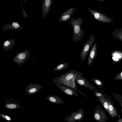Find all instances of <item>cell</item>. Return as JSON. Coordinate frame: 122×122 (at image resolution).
<instances>
[{
    "instance_id": "e0dca14e",
    "label": "cell",
    "mask_w": 122,
    "mask_h": 122,
    "mask_svg": "<svg viewBox=\"0 0 122 122\" xmlns=\"http://www.w3.org/2000/svg\"><path fill=\"white\" fill-rule=\"evenodd\" d=\"M15 43V40L13 39L7 40L2 44L3 50L6 51L11 49L14 46Z\"/></svg>"
},
{
    "instance_id": "ba28073f",
    "label": "cell",
    "mask_w": 122,
    "mask_h": 122,
    "mask_svg": "<svg viewBox=\"0 0 122 122\" xmlns=\"http://www.w3.org/2000/svg\"><path fill=\"white\" fill-rule=\"evenodd\" d=\"M82 75H78L76 76L75 80V81L80 85L84 87L89 89L92 91L96 90L95 87L89 83L84 78L82 77Z\"/></svg>"
},
{
    "instance_id": "5b68a950",
    "label": "cell",
    "mask_w": 122,
    "mask_h": 122,
    "mask_svg": "<svg viewBox=\"0 0 122 122\" xmlns=\"http://www.w3.org/2000/svg\"><path fill=\"white\" fill-rule=\"evenodd\" d=\"M84 116L83 109L81 108L76 111L72 112L70 116H66L64 119L67 122H76L77 121L79 122L83 119Z\"/></svg>"
},
{
    "instance_id": "d4e9b609",
    "label": "cell",
    "mask_w": 122,
    "mask_h": 122,
    "mask_svg": "<svg viewBox=\"0 0 122 122\" xmlns=\"http://www.w3.org/2000/svg\"><path fill=\"white\" fill-rule=\"evenodd\" d=\"M117 122H122V118L117 119Z\"/></svg>"
},
{
    "instance_id": "8fae6325",
    "label": "cell",
    "mask_w": 122,
    "mask_h": 122,
    "mask_svg": "<svg viewBox=\"0 0 122 122\" xmlns=\"http://www.w3.org/2000/svg\"><path fill=\"white\" fill-rule=\"evenodd\" d=\"M53 2V0H43L42 10L43 17L45 18L48 14Z\"/></svg>"
},
{
    "instance_id": "30bf717a",
    "label": "cell",
    "mask_w": 122,
    "mask_h": 122,
    "mask_svg": "<svg viewBox=\"0 0 122 122\" xmlns=\"http://www.w3.org/2000/svg\"><path fill=\"white\" fill-rule=\"evenodd\" d=\"M43 87L42 85L38 84L32 83L27 86V87L25 91L29 95H33L37 93Z\"/></svg>"
},
{
    "instance_id": "d6986e66",
    "label": "cell",
    "mask_w": 122,
    "mask_h": 122,
    "mask_svg": "<svg viewBox=\"0 0 122 122\" xmlns=\"http://www.w3.org/2000/svg\"><path fill=\"white\" fill-rule=\"evenodd\" d=\"M96 100L99 101L102 104V106L104 108L105 111L107 112L108 109V105L107 99L103 96L101 97H97Z\"/></svg>"
},
{
    "instance_id": "277c9868",
    "label": "cell",
    "mask_w": 122,
    "mask_h": 122,
    "mask_svg": "<svg viewBox=\"0 0 122 122\" xmlns=\"http://www.w3.org/2000/svg\"><path fill=\"white\" fill-rule=\"evenodd\" d=\"M30 56L29 51L27 49L23 51L17 53L13 58V61L18 66H20L29 59Z\"/></svg>"
},
{
    "instance_id": "603a6c76",
    "label": "cell",
    "mask_w": 122,
    "mask_h": 122,
    "mask_svg": "<svg viewBox=\"0 0 122 122\" xmlns=\"http://www.w3.org/2000/svg\"><path fill=\"white\" fill-rule=\"evenodd\" d=\"M94 95L95 97H101L103 96L102 95L101 93L96 92L95 91Z\"/></svg>"
},
{
    "instance_id": "7a4b0ae2",
    "label": "cell",
    "mask_w": 122,
    "mask_h": 122,
    "mask_svg": "<svg viewBox=\"0 0 122 122\" xmlns=\"http://www.w3.org/2000/svg\"><path fill=\"white\" fill-rule=\"evenodd\" d=\"M68 21L73 28L72 41L77 42L81 40L85 33V31L81 27L83 24V19L80 17L76 18L72 17Z\"/></svg>"
},
{
    "instance_id": "52a82bcc",
    "label": "cell",
    "mask_w": 122,
    "mask_h": 122,
    "mask_svg": "<svg viewBox=\"0 0 122 122\" xmlns=\"http://www.w3.org/2000/svg\"><path fill=\"white\" fill-rule=\"evenodd\" d=\"M76 10V9L74 7L66 10L61 14L59 18V21L63 23L68 21Z\"/></svg>"
},
{
    "instance_id": "ac0fdd59",
    "label": "cell",
    "mask_w": 122,
    "mask_h": 122,
    "mask_svg": "<svg viewBox=\"0 0 122 122\" xmlns=\"http://www.w3.org/2000/svg\"><path fill=\"white\" fill-rule=\"evenodd\" d=\"M46 98L49 101L56 104H62L64 103V102L61 98L55 95H49Z\"/></svg>"
},
{
    "instance_id": "4fadbf2b",
    "label": "cell",
    "mask_w": 122,
    "mask_h": 122,
    "mask_svg": "<svg viewBox=\"0 0 122 122\" xmlns=\"http://www.w3.org/2000/svg\"><path fill=\"white\" fill-rule=\"evenodd\" d=\"M106 99L108 105L107 112L112 118L118 117L119 114L114 105V103L112 101Z\"/></svg>"
},
{
    "instance_id": "6da1fadb",
    "label": "cell",
    "mask_w": 122,
    "mask_h": 122,
    "mask_svg": "<svg viewBox=\"0 0 122 122\" xmlns=\"http://www.w3.org/2000/svg\"><path fill=\"white\" fill-rule=\"evenodd\" d=\"M80 74L83 75V74L81 71H77L73 69L71 70L68 72L62 74L61 76L53 79V81L54 83H60L75 89L84 96L88 98L87 96L76 87L75 80L76 76Z\"/></svg>"
},
{
    "instance_id": "9a60e30c",
    "label": "cell",
    "mask_w": 122,
    "mask_h": 122,
    "mask_svg": "<svg viewBox=\"0 0 122 122\" xmlns=\"http://www.w3.org/2000/svg\"><path fill=\"white\" fill-rule=\"evenodd\" d=\"M88 9L97 20L100 21H105L104 16L100 12L89 8Z\"/></svg>"
},
{
    "instance_id": "7402d4cb",
    "label": "cell",
    "mask_w": 122,
    "mask_h": 122,
    "mask_svg": "<svg viewBox=\"0 0 122 122\" xmlns=\"http://www.w3.org/2000/svg\"><path fill=\"white\" fill-rule=\"evenodd\" d=\"M0 116L3 119L6 121H10L11 120V119L10 117L9 116L4 114H0Z\"/></svg>"
},
{
    "instance_id": "3957f363",
    "label": "cell",
    "mask_w": 122,
    "mask_h": 122,
    "mask_svg": "<svg viewBox=\"0 0 122 122\" xmlns=\"http://www.w3.org/2000/svg\"><path fill=\"white\" fill-rule=\"evenodd\" d=\"M95 39L93 34H92L90 36L84 44L83 48L79 55V56L80 57L81 63H83L90 51Z\"/></svg>"
},
{
    "instance_id": "cb8c5ba5",
    "label": "cell",
    "mask_w": 122,
    "mask_h": 122,
    "mask_svg": "<svg viewBox=\"0 0 122 122\" xmlns=\"http://www.w3.org/2000/svg\"><path fill=\"white\" fill-rule=\"evenodd\" d=\"M22 8L23 10V16L25 18H26L28 16L25 12L24 10L23 7L22 6Z\"/></svg>"
},
{
    "instance_id": "9c48e42d",
    "label": "cell",
    "mask_w": 122,
    "mask_h": 122,
    "mask_svg": "<svg viewBox=\"0 0 122 122\" xmlns=\"http://www.w3.org/2000/svg\"><path fill=\"white\" fill-rule=\"evenodd\" d=\"M56 86L64 93L72 97H75L78 95L76 90L58 83H54Z\"/></svg>"
},
{
    "instance_id": "484cf974",
    "label": "cell",
    "mask_w": 122,
    "mask_h": 122,
    "mask_svg": "<svg viewBox=\"0 0 122 122\" xmlns=\"http://www.w3.org/2000/svg\"><path fill=\"white\" fill-rule=\"evenodd\" d=\"M119 76H120L121 79H122V71L119 74ZM120 77L119 78H120Z\"/></svg>"
},
{
    "instance_id": "5bb4252c",
    "label": "cell",
    "mask_w": 122,
    "mask_h": 122,
    "mask_svg": "<svg viewBox=\"0 0 122 122\" xmlns=\"http://www.w3.org/2000/svg\"><path fill=\"white\" fill-rule=\"evenodd\" d=\"M22 29V26L18 22H12V23L3 25V30L5 31L8 30H21Z\"/></svg>"
},
{
    "instance_id": "2e32d148",
    "label": "cell",
    "mask_w": 122,
    "mask_h": 122,
    "mask_svg": "<svg viewBox=\"0 0 122 122\" xmlns=\"http://www.w3.org/2000/svg\"><path fill=\"white\" fill-rule=\"evenodd\" d=\"M7 102L5 104L4 107L9 110L14 109L18 108H20L19 104L15 102H13L11 101L12 98H10L9 100L6 99Z\"/></svg>"
},
{
    "instance_id": "4316f807",
    "label": "cell",
    "mask_w": 122,
    "mask_h": 122,
    "mask_svg": "<svg viewBox=\"0 0 122 122\" xmlns=\"http://www.w3.org/2000/svg\"><path fill=\"white\" fill-rule=\"evenodd\" d=\"M113 59L114 60H116L117 61H118V59L117 58H116L114 57H112Z\"/></svg>"
},
{
    "instance_id": "8992f818",
    "label": "cell",
    "mask_w": 122,
    "mask_h": 122,
    "mask_svg": "<svg viewBox=\"0 0 122 122\" xmlns=\"http://www.w3.org/2000/svg\"><path fill=\"white\" fill-rule=\"evenodd\" d=\"M93 116L97 122H107L108 120L107 116L106 113L99 105L94 109Z\"/></svg>"
},
{
    "instance_id": "44dd1931",
    "label": "cell",
    "mask_w": 122,
    "mask_h": 122,
    "mask_svg": "<svg viewBox=\"0 0 122 122\" xmlns=\"http://www.w3.org/2000/svg\"><path fill=\"white\" fill-rule=\"evenodd\" d=\"M92 80L98 87H101L103 85L102 81L100 80L93 78Z\"/></svg>"
},
{
    "instance_id": "7c38bea8",
    "label": "cell",
    "mask_w": 122,
    "mask_h": 122,
    "mask_svg": "<svg viewBox=\"0 0 122 122\" xmlns=\"http://www.w3.org/2000/svg\"><path fill=\"white\" fill-rule=\"evenodd\" d=\"M97 43H95L91 50L88 59L87 64L90 66L93 63L96 58L97 54Z\"/></svg>"
},
{
    "instance_id": "ffe728a7",
    "label": "cell",
    "mask_w": 122,
    "mask_h": 122,
    "mask_svg": "<svg viewBox=\"0 0 122 122\" xmlns=\"http://www.w3.org/2000/svg\"><path fill=\"white\" fill-rule=\"evenodd\" d=\"M69 63L65 62L61 63L57 66L53 70V71H60L64 70L68 67Z\"/></svg>"
}]
</instances>
